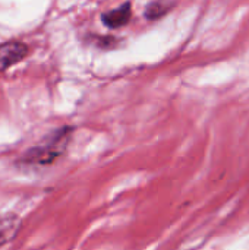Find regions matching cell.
Instances as JSON below:
<instances>
[{"mask_svg": "<svg viewBox=\"0 0 249 250\" xmlns=\"http://www.w3.org/2000/svg\"><path fill=\"white\" fill-rule=\"evenodd\" d=\"M131 16H132V4L131 1H125L119 7L104 12L101 15V22L104 23V26L110 29H117V28L128 25L131 21Z\"/></svg>", "mask_w": 249, "mask_h": 250, "instance_id": "3957f363", "label": "cell"}, {"mask_svg": "<svg viewBox=\"0 0 249 250\" xmlns=\"http://www.w3.org/2000/svg\"><path fill=\"white\" fill-rule=\"evenodd\" d=\"M72 136V127H62L48 135L38 145L31 148L25 155L23 161L32 166H47L56 161L66 151Z\"/></svg>", "mask_w": 249, "mask_h": 250, "instance_id": "6da1fadb", "label": "cell"}, {"mask_svg": "<svg viewBox=\"0 0 249 250\" xmlns=\"http://www.w3.org/2000/svg\"><path fill=\"white\" fill-rule=\"evenodd\" d=\"M29 53V47L22 41H7L0 44V72L23 60Z\"/></svg>", "mask_w": 249, "mask_h": 250, "instance_id": "7a4b0ae2", "label": "cell"}, {"mask_svg": "<svg viewBox=\"0 0 249 250\" xmlns=\"http://www.w3.org/2000/svg\"><path fill=\"white\" fill-rule=\"evenodd\" d=\"M19 227H21V220L13 214L0 218V248L16 237Z\"/></svg>", "mask_w": 249, "mask_h": 250, "instance_id": "277c9868", "label": "cell"}, {"mask_svg": "<svg viewBox=\"0 0 249 250\" xmlns=\"http://www.w3.org/2000/svg\"><path fill=\"white\" fill-rule=\"evenodd\" d=\"M175 3L170 0H151L145 7V18L148 21H157L167 15Z\"/></svg>", "mask_w": 249, "mask_h": 250, "instance_id": "5b68a950", "label": "cell"}]
</instances>
